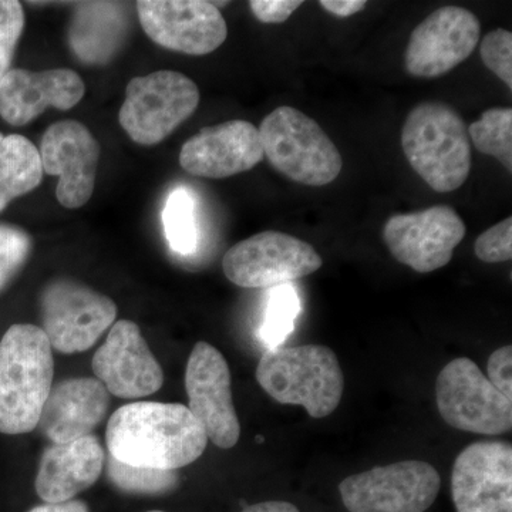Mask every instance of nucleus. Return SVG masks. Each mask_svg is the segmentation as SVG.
<instances>
[{
	"label": "nucleus",
	"mask_w": 512,
	"mask_h": 512,
	"mask_svg": "<svg viewBox=\"0 0 512 512\" xmlns=\"http://www.w3.org/2000/svg\"><path fill=\"white\" fill-rule=\"evenodd\" d=\"M43 173L59 177L57 201L69 210L90 201L96 185L100 144L79 121L64 120L47 128L40 144Z\"/></svg>",
	"instance_id": "nucleus-16"
},
{
	"label": "nucleus",
	"mask_w": 512,
	"mask_h": 512,
	"mask_svg": "<svg viewBox=\"0 0 512 512\" xmlns=\"http://www.w3.org/2000/svg\"><path fill=\"white\" fill-rule=\"evenodd\" d=\"M481 23L470 10L443 6L427 16L410 36L404 53L407 73L436 79L463 63L476 49Z\"/></svg>",
	"instance_id": "nucleus-14"
},
{
	"label": "nucleus",
	"mask_w": 512,
	"mask_h": 512,
	"mask_svg": "<svg viewBox=\"0 0 512 512\" xmlns=\"http://www.w3.org/2000/svg\"><path fill=\"white\" fill-rule=\"evenodd\" d=\"M441 480L426 461L409 460L353 474L339 484L349 512H424L439 495Z\"/></svg>",
	"instance_id": "nucleus-9"
},
{
	"label": "nucleus",
	"mask_w": 512,
	"mask_h": 512,
	"mask_svg": "<svg viewBox=\"0 0 512 512\" xmlns=\"http://www.w3.org/2000/svg\"><path fill=\"white\" fill-rule=\"evenodd\" d=\"M86 86L69 69L30 72L10 69L0 80V117L13 127H23L49 107L70 110L82 101Z\"/></svg>",
	"instance_id": "nucleus-19"
},
{
	"label": "nucleus",
	"mask_w": 512,
	"mask_h": 512,
	"mask_svg": "<svg viewBox=\"0 0 512 512\" xmlns=\"http://www.w3.org/2000/svg\"><path fill=\"white\" fill-rule=\"evenodd\" d=\"M148 512H164V511H148Z\"/></svg>",
	"instance_id": "nucleus-37"
},
{
	"label": "nucleus",
	"mask_w": 512,
	"mask_h": 512,
	"mask_svg": "<svg viewBox=\"0 0 512 512\" xmlns=\"http://www.w3.org/2000/svg\"><path fill=\"white\" fill-rule=\"evenodd\" d=\"M43 332L64 355L86 352L117 318L109 296L69 279L50 282L42 295Z\"/></svg>",
	"instance_id": "nucleus-10"
},
{
	"label": "nucleus",
	"mask_w": 512,
	"mask_h": 512,
	"mask_svg": "<svg viewBox=\"0 0 512 512\" xmlns=\"http://www.w3.org/2000/svg\"><path fill=\"white\" fill-rule=\"evenodd\" d=\"M264 160L258 128L245 120L205 127L185 141L180 165L195 177H232L252 170Z\"/></svg>",
	"instance_id": "nucleus-18"
},
{
	"label": "nucleus",
	"mask_w": 512,
	"mask_h": 512,
	"mask_svg": "<svg viewBox=\"0 0 512 512\" xmlns=\"http://www.w3.org/2000/svg\"><path fill=\"white\" fill-rule=\"evenodd\" d=\"M137 12L146 35L173 52L210 55L227 40V22L212 2L141 0Z\"/></svg>",
	"instance_id": "nucleus-13"
},
{
	"label": "nucleus",
	"mask_w": 512,
	"mask_h": 512,
	"mask_svg": "<svg viewBox=\"0 0 512 512\" xmlns=\"http://www.w3.org/2000/svg\"><path fill=\"white\" fill-rule=\"evenodd\" d=\"M55 362L42 328L10 326L0 340V433L36 429L52 390Z\"/></svg>",
	"instance_id": "nucleus-2"
},
{
	"label": "nucleus",
	"mask_w": 512,
	"mask_h": 512,
	"mask_svg": "<svg viewBox=\"0 0 512 512\" xmlns=\"http://www.w3.org/2000/svg\"><path fill=\"white\" fill-rule=\"evenodd\" d=\"M106 441L120 463L175 471L202 456L208 437L184 404L138 402L110 417Z\"/></svg>",
	"instance_id": "nucleus-1"
},
{
	"label": "nucleus",
	"mask_w": 512,
	"mask_h": 512,
	"mask_svg": "<svg viewBox=\"0 0 512 512\" xmlns=\"http://www.w3.org/2000/svg\"><path fill=\"white\" fill-rule=\"evenodd\" d=\"M474 252L487 264L510 261L512 258V218L498 222L477 238Z\"/></svg>",
	"instance_id": "nucleus-31"
},
{
	"label": "nucleus",
	"mask_w": 512,
	"mask_h": 512,
	"mask_svg": "<svg viewBox=\"0 0 512 512\" xmlns=\"http://www.w3.org/2000/svg\"><path fill=\"white\" fill-rule=\"evenodd\" d=\"M200 104V90L183 73L160 70L127 84L120 126L134 143L156 146L190 119Z\"/></svg>",
	"instance_id": "nucleus-6"
},
{
	"label": "nucleus",
	"mask_w": 512,
	"mask_h": 512,
	"mask_svg": "<svg viewBox=\"0 0 512 512\" xmlns=\"http://www.w3.org/2000/svg\"><path fill=\"white\" fill-rule=\"evenodd\" d=\"M268 291L264 320L259 329V339L266 350L282 346L295 329V320L302 309L295 286L286 284Z\"/></svg>",
	"instance_id": "nucleus-25"
},
{
	"label": "nucleus",
	"mask_w": 512,
	"mask_h": 512,
	"mask_svg": "<svg viewBox=\"0 0 512 512\" xmlns=\"http://www.w3.org/2000/svg\"><path fill=\"white\" fill-rule=\"evenodd\" d=\"M480 55L487 69L512 89V33L491 30L481 40Z\"/></svg>",
	"instance_id": "nucleus-30"
},
{
	"label": "nucleus",
	"mask_w": 512,
	"mask_h": 512,
	"mask_svg": "<svg viewBox=\"0 0 512 512\" xmlns=\"http://www.w3.org/2000/svg\"><path fill=\"white\" fill-rule=\"evenodd\" d=\"M126 8L114 2L77 3L69 43L74 55L87 64H106L126 40Z\"/></svg>",
	"instance_id": "nucleus-22"
},
{
	"label": "nucleus",
	"mask_w": 512,
	"mask_h": 512,
	"mask_svg": "<svg viewBox=\"0 0 512 512\" xmlns=\"http://www.w3.org/2000/svg\"><path fill=\"white\" fill-rule=\"evenodd\" d=\"M25 29V10L18 0H0V80L10 70Z\"/></svg>",
	"instance_id": "nucleus-29"
},
{
	"label": "nucleus",
	"mask_w": 512,
	"mask_h": 512,
	"mask_svg": "<svg viewBox=\"0 0 512 512\" xmlns=\"http://www.w3.org/2000/svg\"><path fill=\"white\" fill-rule=\"evenodd\" d=\"M322 256L308 242L278 231L252 235L229 248L222 269L232 284L272 289L292 284L322 268Z\"/></svg>",
	"instance_id": "nucleus-7"
},
{
	"label": "nucleus",
	"mask_w": 512,
	"mask_h": 512,
	"mask_svg": "<svg viewBox=\"0 0 512 512\" xmlns=\"http://www.w3.org/2000/svg\"><path fill=\"white\" fill-rule=\"evenodd\" d=\"M326 12L338 16V18H350L366 8V0H322L319 2Z\"/></svg>",
	"instance_id": "nucleus-34"
},
{
	"label": "nucleus",
	"mask_w": 512,
	"mask_h": 512,
	"mask_svg": "<svg viewBox=\"0 0 512 512\" xmlns=\"http://www.w3.org/2000/svg\"><path fill=\"white\" fill-rule=\"evenodd\" d=\"M110 393L93 377H76L50 390L39 424L53 444L90 436L109 412Z\"/></svg>",
	"instance_id": "nucleus-20"
},
{
	"label": "nucleus",
	"mask_w": 512,
	"mask_h": 512,
	"mask_svg": "<svg viewBox=\"0 0 512 512\" xmlns=\"http://www.w3.org/2000/svg\"><path fill=\"white\" fill-rule=\"evenodd\" d=\"M404 156L437 192L456 191L471 171V141L463 117L441 101L417 104L404 120Z\"/></svg>",
	"instance_id": "nucleus-3"
},
{
	"label": "nucleus",
	"mask_w": 512,
	"mask_h": 512,
	"mask_svg": "<svg viewBox=\"0 0 512 512\" xmlns=\"http://www.w3.org/2000/svg\"><path fill=\"white\" fill-rule=\"evenodd\" d=\"M437 407L453 429L500 436L512 427V400L488 382L480 367L458 357L441 370L436 383Z\"/></svg>",
	"instance_id": "nucleus-8"
},
{
	"label": "nucleus",
	"mask_w": 512,
	"mask_h": 512,
	"mask_svg": "<svg viewBox=\"0 0 512 512\" xmlns=\"http://www.w3.org/2000/svg\"><path fill=\"white\" fill-rule=\"evenodd\" d=\"M301 0H252L249 8L255 18L268 25H278L291 18L296 9L301 8Z\"/></svg>",
	"instance_id": "nucleus-33"
},
{
	"label": "nucleus",
	"mask_w": 512,
	"mask_h": 512,
	"mask_svg": "<svg viewBox=\"0 0 512 512\" xmlns=\"http://www.w3.org/2000/svg\"><path fill=\"white\" fill-rule=\"evenodd\" d=\"M474 147L485 156L497 158L512 171V110L494 107L468 128Z\"/></svg>",
	"instance_id": "nucleus-26"
},
{
	"label": "nucleus",
	"mask_w": 512,
	"mask_h": 512,
	"mask_svg": "<svg viewBox=\"0 0 512 512\" xmlns=\"http://www.w3.org/2000/svg\"><path fill=\"white\" fill-rule=\"evenodd\" d=\"M29 512H90L86 503L79 500H70L66 503L37 505Z\"/></svg>",
	"instance_id": "nucleus-35"
},
{
	"label": "nucleus",
	"mask_w": 512,
	"mask_h": 512,
	"mask_svg": "<svg viewBox=\"0 0 512 512\" xmlns=\"http://www.w3.org/2000/svg\"><path fill=\"white\" fill-rule=\"evenodd\" d=\"M451 493L457 512H512V447L477 441L454 461Z\"/></svg>",
	"instance_id": "nucleus-15"
},
{
	"label": "nucleus",
	"mask_w": 512,
	"mask_h": 512,
	"mask_svg": "<svg viewBox=\"0 0 512 512\" xmlns=\"http://www.w3.org/2000/svg\"><path fill=\"white\" fill-rule=\"evenodd\" d=\"M488 382L493 384L495 389L504 394L507 399L512 400V348L494 350L488 359L487 365Z\"/></svg>",
	"instance_id": "nucleus-32"
},
{
	"label": "nucleus",
	"mask_w": 512,
	"mask_h": 512,
	"mask_svg": "<svg viewBox=\"0 0 512 512\" xmlns=\"http://www.w3.org/2000/svg\"><path fill=\"white\" fill-rule=\"evenodd\" d=\"M464 237L466 225L447 205L393 215L383 228V241L393 258L419 274L446 266Z\"/></svg>",
	"instance_id": "nucleus-11"
},
{
	"label": "nucleus",
	"mask_w": 512,
	"mask_h": 512,
	"mask_svg": "<svg viewBox=\"0 0 512 512\" xmlns=\"http://www.w3.org/2000/svg\"><path fill=\"white\" fill-rule=\"evenodd\" d=\"M39 150L20 134L0 133V212L43 180Z\"/></svg>",
	"instance_id": "nucleus-23"
},
{
	"label": "nucleus",
	"mask_w": 512,
	"mask_h": 512,
	"mask_svg": "<svg viewBox=\"0 0 512 512\" xmlns=\"http://www.w3.org/2000/svg\"><path fill=\"white\" fill-rule=\"evenodd\" d=\"M256 380L276 402L302 406L313 419L335 412L345 392L338 357L320 345L266 350L256 367Z\"/></svg>",
	"instance_id": "nucleus-4"
},
{
	"label": "nucleus",
	"mask_w": 512,
	"mask_h": 512,
	"mask_svg": "<svg viewBox=\"0 0 512 512\" xmlns=\"http://www.w3.org/2000/svg\"><path fill=\"white\" fill-rule=\"evenodd\" d=\"M242 512H301L295 505L286 503V501H265V503H259L251 505V507L245 508Z\"/></svg>",
	"instance_id": "nucleus-36"
},
{
	"label": "nucleus",
	"mask_w": 512,
	"mask_h": 512,
	"mask_svg": "<svg viewBox=\"0 0 512 512\" xmlns=\"http://www.w3.org/2000/svg\"><path fill=\"white\" fill-rule=\"evenodd\" d=\"M163 228L168 245L178 255H192L200 245L195 201L190 191L177 188L165 201Z\"/></svg>",
	"instance_id": "nucleus-24"
},
{
	"label": "nucleus",
	"mask_w": 512,
	"mask_h": 512,
	"mask_svg": "<svg viewBox=\"0 0 512 512\" xmlns=\"http://www.w3.org/2000/svg\"><path fill=\"white\" fill-rule=\"evenodd\" d=\"M97 380L120 399H140L163 386V369L136 323L119 320L93 357Z\"/></svg>",
	"instance_id": "nucleus-17"
},
{
	"label": "nucleus",
	"mask_w": 512,
	"mask_h": 512,
	"mask_svg": "<svg viewBox=\"0 0 512 512\" xmlns=\"http://www.w3.org/2000/svg\"><path fill=\"white\" fill-rule=\"evenodd\" d=\"M188 410L215 446L232 448L241 437V424L232 400L231 370L220 350L207 342L192 349L185 372Z\"/></svg>",
	"instance_id": "nucleus-12"
},
{
	"label": "nucleus",
	"mask_w": 512,
	"mask_h": 512,
	"mask_svg": "<svg viewBox=\"0 0 512 512\" xmlns=\"http://www.w3.org/2000/svg\"><path fill=\"white\" fill-rule=\"evenodd\" d=\"M264 157L295 183L323 187L339 177L343 158L328 134L311 117L282 106L258 128Z\"/></svg>",
	"instance_id": "nucleus-5"
},
{
	"label": "nucleus",
	"mask_w": 512,
	"mask_h": 512,
	"mask_svg": "<svg viewBox=\"0 0 512 512\" xmlns=\"http://www.w3.org/2000/svg\"><path fill=\"white\" fill-rule=\"evenodd\" d=\"M107 474L116 487L133 494L168 493L178 481L175 471L130 466L111 456L107 460Z\"/></svg>",
	"instance_id": "nucleus-27"
},
{
	"label": "nucleus",
	"mask_w": 512,
	"mask_h": 512,
	"mask_svg": "<svg viewBox=\"0 0 512 512\" xmlns=\"http://www.w3.org/2000/svg\"><path fill=\"white\" fill-rule=\"evenodd\" d=\"M104 461L106 454L93 434L70 443L53 444L40 460L36 493L49 504L73 500L99 480Z\"/></svg>",
	"instance_id": "nucleus-21"
},
{
	"label": "nucleus",
	"mask_w": 512,
	"mask_h": 512,
	"mask_svg": "<svg viewBox=\"0 0 512 512\" xmlns=\"http://www.w3.org/2000/svg\"><path fill=\"white\" fill-rule=\"evenodd\" d=\"M32 238L15 225L0 224V291L28 261Z\"/></svg>",
	"instance_id": "nucleus-28"
}]
</instances>
